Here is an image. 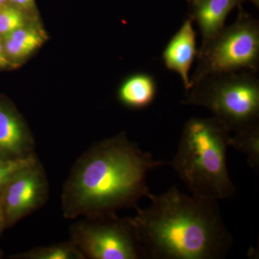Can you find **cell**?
I'll return each instance as SVG.
<instances>
[{"label":"cell","mask_w":259,"mask_h":259,"mask_svg":"<svg viewBox=\"0 0 259 259\" xmlns=\"http://www.w3.org/2000/svg\"><path fill=\"white\" fill-rule=\"evenodd\" d=\"M12 259H84L71 241L37 247L10 255Z\"/></svg>","instance_id":"13"},{"label":"cell","mask_w":259,"mask_h":259,"mask_svg":"<svg viewBox=\"0 0 259 259\" xmlns=\"http://www.w3.org/2000/svg\"><path fill=\"white\" fill-rule=\"evenodd\" d=\"M33 138L11 102L0 96V156L24 160L36 156Z\"/></svg>","instance_id":"8"},{"label":"cell","mask_w":259,"mask_h":259,"mask_svg":"<svg viewBox=\"0 0 259 259\" xmlns=\"http://www.w3.org/2000/svg\"><path fill=\"white\" fill-rule=\"evenodd\" d=\"M146 209L131 218L146 258L223 259L233 245L217 201L186 195L172 187L151 194Z\"/></svg>","instance_id":"2"},{"label":"cell","mask_w":259,"mask_h":259,"mask_svg":"<svg viewBox=\"0 0 259 259\" xmlns=\"http://www.w3.org/2000/svg\"><path fill=\"white\" fill-rule=\"evenodd\" d=\"M3 257H4V253H3V250L0 249V259L3 258Z\"/></svg>","instance_id":"21"},{"label":"cell","mask_w":259,"mask_h":259,"mask_svg":"<svg viewBox=\"0 0 259 259\" xmlns=\"http://www.w3.org/2000/svg\"><path fill=\"white\" fill-rule=\"evenodd\" d=\"M10 5L24 13H32L35 9V0H8Z\"/></svg>","instance_id":"17"},{"label":"cell","mask_w":259,"mask_h":259,"mask_svg":"<svg viewBox=\"0 0 259 259\" xmlns=\"http://www.w3.org/2000/svg\"><path fill=\"white\" fill-rule=\"evenodd\" d=\"M230 146L246 156L247 162L253 169L259 166V129L258 125L235 133L230 139Z\"/></svg>","instance_id":"14"},{"label":"cell","mask_w":259,"mask_h":259,"mask_svg":"<svg viewBox=\"0 0 259 259\" xmlns=\"http://www.w3.org/2000/svg\"><path fill=\"white\" fill-rule=\"evenodd\" d=\"M166 164L142 151L124 133L93 144L76 160L64 182V217L97 218L136 209L140 199L151 195L148 172Z\"/></svg>","instance_id":"1"},{"label":"cell","mask_w":259,"mask_h":259,"mask_svg":"<svg viewBox=\"0 0 259 259\" xmlns=\"http://www.w3.org/2000/svg\"><path fill=\"white\" fill-rule=\"evenodd\" d=\"M156 81L145 73L131 75L122 82L118 91V98L125 106L143 109L151 105L156 95Z\"/></svg>","instance_id":"11"},{"label":"cell","mask_w":259,"mask_h":259,"mask_svg":"<svg viewBox=\"0 0 259 259\" xmlns=\"http://www.w3.org/2000/svg\"><path fill=\"white\" fill-rule=\"evenodd\" d=\"M69 241L84 259H143L144 250L131 218H85L70 227Z\"/></svg>","instance_id":"5"},{"label":"cell","mask_w":259,"mask_h":259,"mask_svg":"<svg viewBox=\"0 0 259 259\" xmlns=\"http://www.w3.org/2000/svg\"><path fill=\"white\" fill-rule=\"evenodd\" d=\"M5 230H6V228H5L4 214H3V207L0 202V236H2Z\"/></svg>","instance_id":"19"},{"label":"cell","mask_w":259,"mask_h":259,"mask_svg":"<svg viewBox=\"0 0 259 259\" xmlns=\"http://www.w3.org/2000/svg\"><path fill=\"white\" fill-rule=\"evenodd\" d=\"M259 58V29L256 22L241 17L223 28L202 45L199 54L197 81L207 76L232 74L240 70L255 69Z\"/></svg>","instance_id":"6"},{"label":"cell","mask_w":259,"mask_h":259,"mask_svg":"<svg viewBox=\"0 0 259 259\" xmlns=\"http://www.w3.org/2000/svg\"><path fill=\"white\" fill-rule=\"evenodd\" d=\"M12 65L13 64L10 62L5 53L3 37L0 35V70L7 69Z\"/></svg>","instance_id":"18"},{"label":"cell","mask_w":259,"mask_h":259,"mask_svg":"<svg viewBox=\"0 0 259 259\" xmlns=\"http://www.w3.org/2000/svg\"><path fill=\"white\" fill-rule=\"evenodd\" d=\"M221 76L211 83H197L186 103L206 107L235 133L258 125V81L235 73Z\"/></svg>","instance_id":"4"},{"label":"cell","mask_w":259,"mask_h":259,"mask_svg":"<svg viewBox=\"0 0 259 259\" xmlns=\"http://www.w3.org/2000/svg\"><path fill=\"white\" fill-rule=\"evenodd\" d=\"M24 12L8 4L0 8V35L4 37L25 25Z\"/></svg>","instance_id":"15"},{"label":"cell","mask_w":259,"mask_h":259,"mask_svg":"<svg viewBox=\"0 0 259 259\" xmlns=\"http://www.w3.org/2000/svg\"><path fill=\"white\" fill-rule=\"evenodd\" d=\"M230 131L214 117L192 118L184 126L176 155L168 164L194 196L217 201L236 193L227 167Z\"/></svg>","instance_id":"3"},{"label":"cell","mask_w":259,"mask_h":259,"mask_svg":"<svg viewBox=\"0 0 259 259\" xmlns=\"http://www.w3.org/2000/svg\"><path fill=\"white\" fill-rule=\"evenodd\" d=\"M193 1H194V0H193Z\"/></svg>","instance_id":"22"},{"label":"cell","mask_w":259,"mask_h":259,"mask_svg":"<svg viewBox=\"0 0 259 259\" xmlns=\"http://www.w3.org/2000/svg\"><path fill=\"white\" fill-rule=\"evenodd\" d=\"M42 42V35L38 32L24 27L3 37L5 53L12 64L30 55Z\"/></svg>","instance_id":"12"},{"label":"cell","mask_w":259,"mask_h":259,"mask_svg":"<svg viewBox=\"0 0 259 259\" xmlns=\"http://www.w3.org/2000/svg\"><path fill=\"white\" fill-rule=\"evenodd\" d=\"M37 156L24 160L8 159L0 156V192L13 175L37 159Z\"/></svg>","instance_id":"16"},{"label":"cell","mask_w":259,"mask_h":259,"mask_svg":"<svg viewBox=\"0 0 259 259\" xmlns=\"http://www.w3.org/2000/svg\"><path fill=\"white\" fill-rule=\"evenodd\" d=\"M192 20L196 21L202 37V45L221 31L225 20L240 0H194Z\"/></svg>","instance_id":"10"},{"label":"cell","mask_w":259,"mask_h":259,"mask_svg":"<svg viewBox=\"0 0 259 259\" xmlns=\"http://www.w3.org/2000/svg\"><path fill=\"white\" fill-rule=\"evenodd\" d=\"M8 4L9 3H8V0H0V8Z\"/></svg>","instance_id":"20"},{"label":"cell","mask_w":259,"mask_h":259,"mask_svg":"<svg viewBox=\"0 0 259 259\" xmlns=\"http://www.w3.org/2000/svg\"><path fill=\"white\" fill-rule=\"evenodd\" d=\"M197 54L196 34L192 20L188 19L172 37L163 53L166 67L180 75L187 90L192 88L189 74Z\"/></svg>","instance_id":"9"},{"label":"cell","mask_w":259,"mask_h":259,"mask_svg":"<svg viewBox=\"0 0 259 259\" xmlns=\"http://www.w3.org/2000/svg\"><path fill=\"white\" fill-rule=\"evenodd\" d=\"M49 194L47 175L37 158L17 171L0 192L6 229L44 207Z\"/></svg>","instance_id":"7"}]
</instances>
